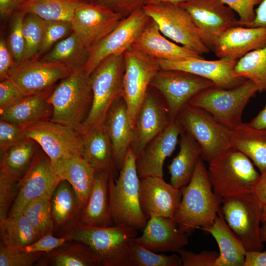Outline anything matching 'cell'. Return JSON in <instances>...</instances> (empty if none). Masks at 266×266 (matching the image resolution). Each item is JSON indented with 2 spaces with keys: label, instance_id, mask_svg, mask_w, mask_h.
<instances>
[{
  "label": "cell",
  "instance_id": "8",
  "mask_svg": "<svg viewBox=\"0 0 266 266\" xmlns=\"http://www.w3.org/2000/svg\"><path fill=\"white\" fill-rule=\"evenodd\" d=\"M175 121L198 143L203 161L209 163L231 147V130L201 108L188 104Z\"/></svg>",
  "mask_w": 266,
  "mask_h": 266
},
{
  "label": "cell",
  "instance_id": "50",
  "mask_svg": "<svg viewBox=\"0 0 266 266\" xmlns=\"http://www.w3.org/2000/svg\"><path fill=\"white\" fill-rule=\"evenodd\" d=\"M68 239L65 236L57 237L52 233L46 234L32 243L20 249L28 253H48L64 245Z\"/></svg>",
  "mask_w": 266,
  "mask_h": 266
},
{
  "label": "cell",
  "instance_id": "41",
  "mask_svg": "<svg viewBox=\"0 0 266 266\" xmlns=\"http://www.w3.org/2000/svg\"><path fill=\"white\" fill-rule=\"evenodd\" d=\"M51 198L42 197L28 202L21 212L35 231L38 238L52 233L54 223L51 212Z\"/></svg>",
  "mask_w": 266,
  "mask_h": 266
},
{
  "label": "cell",
  "instance_id": "54",
  "mask_svg": "<svg viewBox=\"0 0 266 266\" xmlns=\"http://www.w3.org/2000/svg\"><path fill=\"white\" fill-rule=\"evenodd\" d=\"M15 62L5 39H0V80L6 79L8 71Z\"/></svg>",
  "mask_w": 266,
  "mask_h": 266
},
{
  "label": "cell",
  "instance_id": "27",
  "mask_svg": "<svg viewBox=\"0 0 266 266\" xmlns=\"http://www.w3.org/2000/svg\"><path fill=\"white\" fill-rule=\"evenodd\" d=\"M53 85L44 91L25 96L13 105L0 110V119L16 124L24 128L50 120L52 108L48 98L54 89Z\"/></svg>",
  "mask_w": 266,
  "mask_h": 266
},
{
  "label": "cell",
  "instance_id": "52",
  "mask_svg": "<svg viewBox=\"0 0 266 266\" xmlns=\"http://www.w3.org/2000/svg\"><path fill=\"white\" fill-rule=\"evenodd\" d=\"M148 0H97L96 2L119 14L123 18L141 9Z\"/></svg>",
  "mask_w": 266,
  "mask_h": 266
},
{
  "label": "cell",
  "instance_id": "61",
  "mask_svg": "<svg viewBox=\"0 0 266 266\" xmlns=\"http://www.w3.org/2000/svg\"><path fill=\"white\" fill-rule=\"evenodd\" d=\"M184 0H148L147 4L157 3V2H163V1H168V2H171L179 3Z\"/></svg>",
  "mask_w": 266,
  "mask_h": 266
},
{
  "label": "cell",
  "instance_id": "28",
  "mask_svg": "<svg viewBox=\"0 0 266 266\" xmlns=\"http://www.w3.org/2000/svg\"><path fill=\"white\" fill-rule=\"evenodd\" d=\"M52 165L60 179L72 187L82 210L89 198L97 170L82 155L60 160Z\"/></svg>",
  "mask_w": 266,
  "mask_h": 266
},
{
  "label": "cell",
  "instance_id": "12",
  "mask_svg": "<svg viewBox=\"0 0 266 266\" xmlns=\"http://www.w3.org/2000/svg\"><path fill=\"white\" fill-rule=\"evenodd\" d=\"M124 58L122 98L133 128L137 112L150 83L161 68L157 60L132 47L124 53Z\"/></svg>",
  "mask_w": 266,
  "mask_h": 266
},
{
  "label": "cell",
  "instance_id": "21",
  "mask_svg": "<svg viewBox=\"0 0 266 266\" xmlns=\"http://www.w3.org/2000/svg\"><path fill=\"white\" fill-rule=\"evenodd\" d=\"M182 197L181 189L166 183L163 178H140V200L148 220L160 216L173 218Z\"/></svg>",
  "mask_w": 266,
  "mask_h": 266
},
{
  "label": "cell",
  "instance_id": "56",
  "mask_svg": "<svg viewBox=\"0 0 266 266\" xmlns=\"http://www.w3.org/2000/svg\"><path fill=\"white\" fill-rule=\"evenodd\" d=\"M244 266H266V251H246Z\"/></svg>",
  "mask_w": 266,
  "mask_h": 266
},
{
  "label": "cell",
  "instance_id": "44",
  "mask_svg": "<svg viewBox=\"0 0 266 266\" xmlns=\"http://www.w3.org/2000/svg\"><path fill=\"white\" fill-rule=\"evenodd\" d=\"M43 37L38 57L73 32L70 22L43 19Z\"/></svg>",
  "mask_w": 266,
  "mask_h": 266
},
{
  "label": "cell",
  "instance_id": "5",
  "mask_svg": "<svg viewBox=\"0 0 266 266\" xmlns=\"http://www.w3.org/2000/svg\"><path fill=\"white\" fill-rule=\"evenodd\" d=\"M124 54L103 59L90 75L93 100L79 133L104 123L110 107L122 97Z\"/></svg>",
  "mask_w": 266,
  "mask_h": 266
},
{
  "label": "cell",
  "instance_id": "45",
  "mask_svg": "<svg viewBox=\"0 0 266 266\" xmlns=\"http://www.w3.org/2000/svg\"><path fill=\"white\" fill-rule=\"evenodd\" d=\"M26 13L17 10L13 16L7 45L15 62L24 59L25 43L23 32V21Z\"/></svg>",
  "mask_w": 266,
  "mask_h": 266
},
{
  "label": "cell",
  "instance_id": "19",
  "mask_svg": "<svg viewBox=\"0 0 266 266\" xmlns=\"http://www.w3.org/2000/svg\"><path fill=\"white\" fill-rule=\"evenodd\" d=\"M170 122L165 100H160L148 90L137 112L130 147L136 158L147 145Z\"/></svg>",
  "mask_w": 266,
  "mask_h": 266
},
{
  "label": "cell",
  "instance_id": "39",
  "mask_svg": "<svg viewBox=\"0 0 266 266\" xmlns=\"http://www.w3.org/2000/svg\"><path fill=\"white\" fill-rule=\"evenodd\" d=\"M0 242L14 248H23L38 238L35 231L21 212L8 214L0 222Z\"/></svg>",
  "mask_w": 266,
  "mask_h": 266
},
{
  "label": "cell",
  "instance_id": "42",
  "mask_svg": "<svg viewBox=\"0 0 266 266\" xmlns=\"http://www.w3.org/2000/svg\"><path fill=\"white\" fill-rule=\"evenodd\" d=\"M23 32L25 43L24 60L37 59L43 37V19L27 13L23 21Z\"/></svg>",
  "mask_w": 266,
  "mask_h": 266
},
{
  "label": "cell",
  "instance_id": "20",
  "mask_svg": "<svg viewBox=\"0 0 266 266\" xmlns=\"http://www.w3.org/2000/svg\"><path fill=\"white\" fill-rule=\"evenodd\" d=\"M157 61L161 69L179 70L190 72L211 81L215 86L219 88H234L247 80L235 76L234 73V67L237 60L219 59L210 61L202 57L177 61Z\"/></svg>",
  "mask_w": 266,
  "mask_h": 266
},
{
  "label": "cell",
  "instance_id": "37",
  "mask_svg": "<svg viewBox=\"0 0 266 266\" xmlns=\"http://www.w3.org/2000/svg\"><path fill=\"white\" fill-rule=\"evenodd\" d=\"M81 0H22L17 10L46 20L71 21Z\"/></svg>",
  "mask_w": 266,
  "mask_h": 266
},
{
  "label": "cell",
  "instance_id": "59",
  "mask_svg": "<svg viewBox=\"0 0 266 266\" xmlns=\"http://www.w3.org/2000/svg\"><path fill=\"white\" fill-rule=\"evenodd\" d=\"M265 91L266 92V88ZM248 124L255 128L266 129V104Z\"/></svg>",
  "mask_w": 266,
  "mask_h": 266
},
{
  "label": "cell",
  "instance_id": "40",
  "mask_svg": "<svg viewBox=\"0 0 266 266\" xmlns=\"http://www.w3.org/2000/svg\"><path fill=\"white\" fill-rule=\"evenodd\" d=\"M235 76L252 81L261 92L266 88V46L251 51L239 59L234 67Z\"/></svg>",
  "mask_w": 266,
  "mask_h": 266
},
{
  "label": "cell",
  "instance_id": "23",
  "mask_svg": "<svg viewBox=\"0 0 266 266\" xmlns=\"http://www.w3.org/2000/svg\"><path fill=\"white\" fill-rule=\"evenodd\" d=\"M266 46V27L235 26L214 41L211 50L219 59L238 60L249 52Z\"/></svg>",
  "mask_w": 266,
  "mask_h": 266
},
{
  "label": "cell",
  "instance_id": "47",
  "mask_svg": "<svg viewBox=\"0 0 266 266\" xmlns=\"http://www.w3.org/2000/svg\"><path fill=\"white\" fill-rule=\"evenodd\" d=\"M237 14L239 26L249 27L255 17V7L263 0H221Z\"/></svg>",
  "mask_w": 266,
  "mask_h": 266
},
{
  "label": "cell",
  "instance_id": "38",
  "mask_svg": "<svg viewBox=\"0 0 266 266\" xmlns=\"http://www.w3.org/2000/svg\"><path fill=\"white\" fill-rule=\"evenodd\" d=\"M89 51L72 32L58 41L41 60L63 64L75 70L84 68Z\"/></svg>",
  "mask_w": 266,
  "mask_h": 266
},
{
  "label": "cell",
  "instance_id": "30",
  "mask_svg": "<svg viewBox=\"0 0 266 266\" xmlns=\"http://www.w3.org/2000/svg\"><path fill=\"white\" fill-rule=\"evenodd\" d=\"M109 175L97 171L94 183L87 203L81 210L78 220L93 227L114 225L110 214L108 182Z\"/></svg>",
  "mask_w": 266,
  "mask_h": 266
},
{
  "label": "cell",
  "instance_id": "29",
  "mask_svg": "<svg viewBox=\"0 0 266 266\" xmlns=\"http://www.w3.org/2000/svg\"><path fill=\"white\" fill-rule=\"evenodd\" d=\"M83 157L97 171L116 178L111 142L103 124L80 133Z\"/></svg>",
  "mask_w": 266,
  "mask_h": 266
},
{
  "label": "cell",
  "instance_id": "11",
  "mask_svg": "<svg viewBox=\"0 0 266 266\" xmlns=\"http://www.w3.org/2000/svg\"><path fill=\"white\" fill-rule=\"evenodd\" d=\"M150 86L161 94L172 122L193 98L215 85L211 81L190 72L161 69L151 81Z\"/></svg>",
  "mask_w": 266,
  "mask_h": 266
},
{
  "label": "cell",
  "instance_id": "1",
  "mask_svg": "<svg viewBox=\"0 0 266 266\" xmlns=\"http://www.w3.org/2000/svg\"><path fill=\"white\" fill-rule=\"evenodd\" d=\"M69 241L87 245L99 266H131V251L137 229L123 224L108 227L86 226L75 219L65 227Z\"/></svg>",
  "mask_w": 266,
  "mask_h": 266
},
{
  "label": "cell",
  "instance_id": "60",
  "mask_svg": "<svg viewBox=\"0 0 266 266\" xmlns=\"http://www.w3.org/2000/svg\"><path fill=\"white\" fill-rule=\"evenodd\" d=\"M260 239L263 243L266 242V222L263 223L261 226Z\"/></svg>",
  "mask_w": 266,
  "mask_h": 266
},
{
  "label": "cell",
  "instance_id": "46",
  "mask_svg": "<svg viewBox=\"0 0 266 266\" xmlns=\"http://www.w3.org/2000/svg\"><path fill=\"white\" fill-rule=\"evenodd\" d=\"M42 253H28L20 248L9 247L0 242V266H31L43 255Z\"/></svg>",
  "mask_w": 266,
  "mask_h": 266
},
{
  "label": "cell",
  "instance_id": "17",
  "mask_svg": "<svg viewBox=\"0 0 266 266\" xmlns=\"http://www.w3.org/2000/svg\"><path fill=\"white\" fill-rule=\"evenodd\" d=\"M61 180L46 154L39 149L26 173L18 182L17 195L8 214L21 212L30 201L38 198H51Z\"/></svg>",
  "mask_w": 266,
  "mask_h": 266
},
{
  "label": "cell",
  "instance_id": "58",
  "mask_svg": "<svg viewBox=\"0 0 266 266\" xmlns=\"http://www.w3.org/2000/svg\"><path fill=\"white\" fill-rule=\"evenodd\" d=\"M22 0H0V15L7 18L17 10Z\"/></svg>",
  "mask_w": 266,
  "mask_h": 266
},
{
  "label": "cell",
  "instance_id": "6",
  "mask_svg": "<svg viewBox=\"0 0 266 266\" xmlns=\"http://www.w3.org/2000/svg\"><path fill=\"white\" fill-rule=\"evenodd\" d=\"M207 173L221 199L252 192L260 175L252 162L232 147L209 163Z\"/></svg>",
  "mask_w": 266,
  "mask_h": 266
},
{
  "label": "cell",
  "instance_id": "3",
  "mask_svg": "<svg viewBox=\"0 0 266 266\" xmlns=\"http://www.w3.org/2000/svg\"><path fill=\"white\" fill-rule=\"evenodd\" d=\"M136 159L130 148L117 177L109 176V211L115 225L123 224L143 230L148 219L140 204V178Z\"/></svg>",
  "mask_w": 266,
  "mask_h": 266
},
{
  "label": "cell",
  "instance_id": "10",
  "mask_svg": "<svg viewBox=\"0 0 266 266\" xmlns=\"http://www.w3.org/2000/svg\"><path fill=\"white\" fill-rule=\"evenodd\" d=\"M220 211L246 251H263L260 239L263 209L253 192L223 198Z\"/></svg>",
  "mask_w": 266,
  "mask_h": 266
},
{
  "label": "cell",
  "instance_id": "24",
  "mask_svg": "<svg viewBox=\"0 0 266 266\" xmlns=\"http://www.w3.org/2000/svg\"><path fill=\"white\" fill-rule=\"evenodd\" d=\"M181 131L175 121L171 122L147 145L136 159V168L140 178H163L165 161L174 151Z\"/></svg>",
  "mask_w": 266,
  "mask_h": 266
},
{
  "label": "cell",
  "instance_id": "16",
  "mask_svg": "<svg viewBox=\"0 0 266 266\" xmlns=\"http://www.w3.org/2000/svg\"><path fill=\"white\" fill-rule=\"evenodd\" d=\"M123 17L97 2L82 1L76 8L71 23L73 32L89 51L118 25Z\"/></svg>",
  "mask_w": 266,
  "mask_h": 266
},
{
  "label": "cell",
  "instance_id": "43",
  "mask_svg": "<svg viewBox=\"0 0 266 266\" xmlns=\"http://www.w3.org/2000/svg\"><path fill=\"white\" fill-rule=\"evenodd\" d=\"M131 266H182L179 255L158 254L135 241L131 251Z\"/></svg>",
  "mask_w": 266,
  "mask_h": 266
},
{
  "label": "cell",
  "instance_id": "13",
  "mask_svg": "<svg viewBox=\"0 0 266 266\" xmlns=\"http://www.w3.org/2000/svg\"><path fill=\"white\" fill-rule=\"evenodd\" d=\"M150 19L143 8L123 18L111 32L90 50L84 70L91 75L108 56L124 54L132 47Z\"/></svg>",
  "mask_w": 266,
  "mask_h": 266
},
{
  "label": "cell",
  "instance_id": "36",
  "mask_svg": "<svg viewBox=\"0 0 266 266\" xmlns=\"http://www.w3.org/2000/svg\"><path fill=\"white\" fill-rule=\"evenodd\" d=\"M51 212L54 225L66 227L79 216L81 211L76 194L70 184L61 180L51 198Z\"/></svg>",
  "mask_w": 266,
  "mask_h": 266
},
{
  "label": "cell",
  "instance_id": "32",
  "mask_svg": "<svg viewBox=\"0 0 266 266\" xmlns=\"http://www.w3.org/2000/svg\"><path fill=\"white\" fill-rule=\"evenodd\" d=\"M231 147L247 156L259 170L266 169V129L242 123L231 130Z\"/></svg>",
  "mask_w": 266,
  "mask_h": 266
},
{
  "label": "cell",
  "instance_id": "49",
  "mask_svg": "<svg viewBox=\"0 0 266 266\" xmlns=\"http://www.w3.org/2000/svg\"><path fill=\"white\" fill-rule=\"evenodd\" d=\"M182 266H216L219 253L215 251L204 250L196 253L183 249L178 252Z\"/></svg>",
  "mask_w": 266,
  "mask_h": 266
},
{
  "label": "cell",
  "instance_id": "18",
  "mask_svg": "<svg viewBox=\"0 0 266 266\" xmlns=\"http://www.w3.org/2000/svg\"><path fill=\"white\" fill-rule=\"evenodd\" d=\"M73 71L62 63L32 59L16 62L8 71L6 79L12 81L27 96L54 85Z\"/></svg>",
  "mask_w": 266,
  "mask_h": 266
},
{
  "label": "cell",
  "instance_id": "31",
  "mask_svg": "<svg viewBox=\"0 0 266 266\" xmlns=\"http://www.w3.org/2000/svg\"><path fill=\"white\" fill-rule=\"evenodd\" d=\"M204 231L214 237L219 248L216 266H244L246 250L227 225L220 210L212 226Z\"/></svg>",
  "mask_w": 266,
  "mask_h": 266
},
{
  "label": "cell",
  "instance_id": "7",
  "mask_svg": "<svg viewBox=\"0 0 266 266\" xmlns=\"http://www.w3.org/2000/svg\"><path fill=\"white\" fill-rule=\"evenodd\" d=\"M259 87L249 80L234 88L226 89L213 86L193 98L189 104L201 108L219 122L232 130L243 122L242 115L250 100Z\"/></svg>",
  "mask_w": 266,
  "mask_h": 266
},
{
  "label": "cell",
  "instance_id": "2",
  "mask_svg": "<svg viewBox=\"0 0 266 266\" xmlns=\"http://www.w3.org/2000/svg\"><path fill=\"white\" fill-rule=\"evenodd\" d=\"M182 197L174 219L188 234L211 227L220 209L222 199L213 191L207 169L200 157L189 182L181 188Z\"/></svg>",
  "mask_w": 266,
  "mask_h": 266
},
{
  "label": "cell",
  "instance_id": "53",
  "mask_svg": "<svg viewBox=\"0 0 266 266\" xmlns=\"http://www.w3.org/2000/svg\"><path fill=\"white\" fill-rule=\"evenodd\" d=\"M26 96L11 80L6 79L0 83V110L15 104Z\"/></svg>",
  "mask_w": 266,
  "mask_h": 266
},
{
  "label": "cell",
  "instance_id": "35",
  "mask_svg": "<svg viewBox=\"0 0 266 266\" xmlns=\"http://www.w3.org/2000/svg\"><path fill=\"white\" fill-rule=\"evenodd\" d=\"M44 254L37 263L40 266H99L89 247L75 241L68 243Z\"/></svg>",
  "mask_w": 266,
  "mask_h": 266
},
{
  "label": "cell",
  "instance_id": "55",
  "mask_svg": "<svg viewBox=\"0 0 266 266\" xmlns=\"http://www.w3.org/2000/svg\"><path fill=\"white\" fill-rule=\"evenodd\" d=\"M252 192L263 207V214L266 212V169L260 173L254 184ZM263 215V214H262Z\"/></svg>",
  "mask_w": 266,
  "mask_h": 266
},
{
  "label": "cell",
  "instance_id": "48",
  "mask_svg": "<svg viewBox=\"0 0 266 266\" xmlns=\"http://www.w3.org/2000/svg\"><path fill=\"white\" fill-rule=\"evenodd\" d=\"M25 128L13 123L0 119V155L26 138Z\"/></svg>",
  "mask_w": 266,
  "mask_h": 266
},
{
  "label": "cell",
  "instance_id": "25",
  "mask_svg": "<svg viewBox=\"0 0 266 266\" xmlns=\"http://www.w3.org/2000/svg\"><path fill=\"white\" fill-rule=\"evenodd\" d=\"M132 47L155 60L182 61L200 55L169 40L160 31L156 23L150 19Z\"/></svg>",
  "mask_w": 266,
  "mask_h": 266
},
{
  "label": "cell",
  "instance_id": "26",
  "mask_svg": "<svg viewBox=\"0 0 266 266\" xmlns=\"http://www.w3.org/2000/svg\"><path fill=\"white\" fill-rule=\"evenodd\" d=\"M104 124L111 142L116 167L120 170L131 146L133 135V128L122 97L110 107Z\"/></svg>",
  "mask_w": 266,
  "mask_h": 266
},
{
  "label": "cell",
  "instance_id": "63",
  "mask_svg": "<svg viewBox=\"0 0 266 266\" xmlns=\"http://www.w3.org/2000/svg\"><path fill=\"white\" fill-rule=\"evenodd\" d=\"M87 1H89V2H96L97 0H87Z\"/></svg>",
  "mask_w": 266,
  "mask_h": 266
},
{
  "label": "cell",
  "instance_id": "51",
  "mask_svg": "<svg viewBox=\"0 0 266 266\" xmlns=\"http://www.w3.org/2000/svg\"><path fill=\"white\" fill-rule=\"evenodd\" d=\"M18 182H14L0 176V222L8 215V210L17 188Z\"/></svg>",
  "mask_w": 266,
  "mask_h": 266
},
{
  "label": "cell",
  "instance_id": "33",
  "mask_svg": "<svg viewBox=\"0 0 266 266\" xmlns=\"http://www.w3.org/2000/svg\"><path fill=\"white\" fill-rule=\"evenodd\" d=\"M181 130L179 152L167 166L170 183L179 189L189 182L201 156V150L197 141L189 133Z\"/></svg>",
  "mask_w": 266,
  "mask_h": 266
},
{
  "label": "cell",
  "instance_id": "22",
  "mask_svg": "<svg viewBox=\"0 0 266 266\" xmlns=\"http://www.w3.org/2000/svg\"><path fill=\"white\" fill-rule=\"evenodd\" d=\"M135 242L155 252H178L188 245V234L181 230L173 218H149Z\"/></svg>",
  "mask_w": 266,
  "mask_h": 266
},
{
  "label": "cell",
  "instance_id": "57",
  "mask_svg": "<svg viewBox=\"0 0 266 266\" xmlns=\"http://www.w3.org/2000/svg\"><path fill=\"white\" fill-rule=\"evenodd\" d=\"M249 27H266V0H263L255 9V17Z\"/></svg>",
  "mask_w": 266,
  "mask_h": 266
},
{
  "label": "cell",
  "instance_id": "15",
  "mask_svg": "<svg viewBox=\"0 0 266 266\" xmlns=\"http://www.w3.org/2000/svg\"><path fill=\"white\" fill-rule=\"evenodd\" d=\"M178 4L189 14L210 50L220 35L239 25L235 12L221 0H184Z\"/></svg>",
  "mask_w": 266,
  "mask_h": 266
},
{
  "label": "cell",
  "instance_id": "14",
  "mask_svg": "<svg viewBox=\"0 0 266 266\" xmlns=\"http://www.w3.org/2000/svg\"><path fill=\"white\" fill-rule=\"evenodd\" d=\"M26 138L34 140L52 164L76 155H82L81 134L68 126L49 120L25 129Z\"/></svg>",
  "mask_w": 266,
  "mask_h": 266
},
{
  "label": "cell",
  "instance_id": "34",
  "mask_svg": "<svg viewBox=\"0 0 266 266\" xmlns=\"http://www.w3.org/2000/svg\"><path fill=\"white\" fill-rule=\"evenodd\" d=\"M39 147L34 140L25 138L0 155V176L18 182L28 169Z\"/></svg>",
  "mask_w": 266,
  "mask_h": 266
},
{
  "label": "cell",
  "instance_id": "9",
  "mask_svg": "<svg viewBox=\"0 0 266 266\" xmlns=\"http://www.w3.org/2000/svg\"><path fill=\"white\" fill-rule=\"evenodd\" d=\"M142 8L156 23L161 33L171 41L200 56L210 51L191 17L178 3H147Z\"/></svg>",
  "mask_w": 266,
  "mask_h": 266
},
{
  "label": "cell",
  "instance_id": "4",
  "mask_svg": "<svg viewBox=\"0 0 266 266\" xmlns=\"http://www.w3.org/2000/svg\"><path fill=\"white\" fill-rule=\"evenodd\" d=\"M92 100L90 75L84 68L75 70L55 86L48 98L50 120L79 132Z\"/></svg>",
  "mask_w": 266,
  "mask_h": 266
},
{
  "label": "cell",
  "instance_id": "62",
  "mask_svg": "<svg viewBox=\"0 0 266 266\" xmlns=\"http://www.w3.org/2000/svg\"><path fill=\"white\" fill-rule=\"evenodd\" d=\"M266 222V212L263 214L262 218V223Z\"/></svg>",
  "mask_w": 266,
  "mask_h": 266
}]
</instances>
